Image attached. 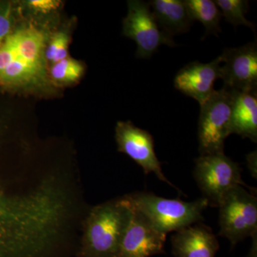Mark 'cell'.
Wrapping results in <instances>:
<instances>
[{"label":"cell","instance_id":"obj_1","mask_svg":"<svg viewBox=\"0 0 257 257\" xmlns=\"http://www.w3.org/2000/svg\"><path fill=\"white\" fill-rule=\"evenodd\" d=\"M71 211L58 182L13 192L0 180V257H58Z\"/></svg>","mask_w":257,"mask_h":257},{"label":"cell","instance_id":"obj_2","mask_svg":"<svg viewBox=\"0 0 257 257\" xmlns=\"http://www.w3.org/2000/svg\"><path fill=\"white\" fill-rule=\"evenodd\" d=\"M132 209L124 197L92 207L83 221L77 257H116Z\"/></svg>","mask_w":257,"mask_h":257},{"label":"cell","instance_id":"obj_3","mask_svg":"<svg viewBox=\"0 0 257 257\" xmlns=\"http://www.w3.org/2000/svg\"><path fill=\"white\" fill-rule=\"evenodd\" d=\"M124 197L158 231L166 235L204 220L203 211L209 206L205 198L186 202L143 192L126 194Z\"/></svg>","mask_w":257,"mask_h":257},{"label":"cell","instance_id":"obj_4","mask_svg":"<svg viewBox=\"0 0 257 257\" xmlns=\"http://www.w3.org/2000/svg\"><path fill=\"white\" fill-rule=\"evenodd\" d=\"M201 106L198 123L200 155L224 153V141L231 135L232 92L215 90Z\"/></svg>","mask_w":257,"mask_h":257},{"label":"cell","instance_id":"obj_5","mask_svg":"<svg viewBox=\"0 0 257 257\" xmlns=\"http://www.w3.org/2000/svg\"><path fill=\"white\" fill-rule=\"evenodd\" d=\"M194 177L211 207H219L226 193L236 186L256 192L243 182L239 165L224 153L200 155L195 160Z\"/></svg>","mask_w":257,"mask_h":257},{"label":"cell","instance_id":"obj_6","mask_svg":"<svg viewBox=\"0 0 257 257\" xmlns=\"http://www.w3.org/2000/svg\"><path fill=\"white\" fill-rule=\"evenodd\" d=\"M219 234L227 238L232 246L256 234L257 199L242 186L226 193L219 205Z\"/></svg>","mask_w":257,"mask_h":257},{"label":"cell","instance_id":"obj_7","mask_svg":"<svg viewBox=\"0 0 257 257\" xmlns=\"http://www.w3.org/2000/svg\"><path fill=\"white\" fill-rule=\"evenodd\" d=\"M123 32L125 36L136 42L138 58L150 59L163 45L176 46L173 37L160 28L150 4L146 2H128L127 16L123 21Z\"/></svg>","mask_w":257,"mask_h":257},{"label":"cell","instance_id":"obj_8","mask_svg":"<svg viewBox=\"0 0 257 257\" xmlns=\"http://www.w3.org/2000/svg\"><path fill=\"white\" fill-rule=\"evenodd\" d=\"M115 138L118 150L126 154L140 165L145 175L153 172L161 181L180 192L164 175L162 163L155 153V143L151 134L138 127L131 121H119L115 128Z\"/></svg>","mask_w":257,"mask_h":257},{"label":"cell","instance_id":"obj_9","mask_svg":"<svg viewBox=\"0 0 257 257\" xmlns=\"http://www.w3.org/2000/svg\"><path fill=\"white\" fill-rule=\"evenodd\" d=\"M220 56L224 63L220 69L224 87L239 92H256V41L236 48L224 49Z\"/></svg>","mask_w":257,"mask_h":257},{"label":"cell","instance_id":"obj_10","mask_svg":"<svg viewBox=\"0 0 257 257\" xmlns=\"http://www.w3.org/2000/svg\"><path fill=\"white\" fill-rule=\"evenodd\" d=\"M130 207L131 217L116 257H150L165 253L167 235L158 231L141 212Z\"/></svg>","mask_w":257,"mask_h":257},{"label":"cell","instance_id":"obj_11","mask_svg":"<svg viewBox=\"0 0 257 257\" xmlns=\"http://www.w3.org/2000/svg\"><path fill=\"white\" fill-rule=\"evenodd\" d=\"M221 56L209 63L194 61L184 66L176 74L174 85L185 96L204 104L214 92L216 79H220Z\"/></svg>","mask_w":257,"mask_h":257},{"label":"cell","instance_id":"obj_12","mask_svg":"<svg viewBox=\"0 0 257 257\" xmlns=\"http://www.w3.org/2000/svg\"><path fill=\"white\" fill-rule=\"evenodd\" d=\"M175 257H215L219 243L212 230L202 224L187 226L176 231L172 237Z\"/></svg>","mask_w":257,"mask_h":257},{"label":"cell","instance_id":"obj_13","mask_svg":"<svg viewBox=\"0 0 257 257\" xmlns=\"http://www.w3.org/2000/svg\"><path fill=\"white\" fill-rule=\"evenodd\" d=\"M231 90V89H230ZM232 92L231 135L236 134L242 138L257 141L256 92Z\"/></svg>","mask_w":257,"mask_h":257},{"label":"cell","instance_id":"obj_14","mask_svg":"<svg viewBox=\"0 0 257 257\" xmlns=\"http://www.w3.org/2000/svg\"><path fill=\"white\" fill-rule=\"evenodd\" d=\"M154 16L160 28L173 37L188 32L192 20L182 0H152L149 2Z\"/></svg>","mask_w":257,"mask_h":257},{"label":"cell","instance_id":"obj_15","mask_svg":"<svg viewBox=\"0 0 257 257\" xmlns=\"http://www.w3.org/2000/svg\"><path fill=\"white\" fill-rule=\"evenodd\" d=\"M15 48L19 58L40 68L44 37L41 32L32 28L14 32Z\"/></svg>","mask_w":257,"mask_h":257},{"label":"cell","instance_id":"obj_16","mask_svg":"<svg viewBox=\"0 0 257 257\" xmlns=\"http://www.w3.org/2000/svg\"><path fill=\"white\" fill-rule=\"evenodd\" d=\"M189 16L193 22L197 20L206 30V35H214L221 32L222 15L217 5L211 0H184Z\"/></svg>","mask_w":257,"mask_h":257},{"label":"cell","instance_id":"obj_17","mask_svg":"<svg viewBox=\"0 0 257 257\" xmlns=\"http://www.w3.org/2000/svg\"><path fill=\"white\" fill-rule=\"evenodd\" d=\"M221 15L233 26L244 25L255 31V25L246 18L249 5L246 0H216Z\"/></svg>","mask_w":257,"mask_h":257},{"label":"cell","instance_id":"obj_18","mask_svg":"<svg viewBox=\"0 0 257 257\" xmlns=\"http://www.w3.org/2000/svg\"><path fill=\"white\" fill-rule=\"evenodd\" d=\"M40 69L19 58L17 55L16 59L0 74V82L15 84L27 82L35 77Z\"/></svg>","mask_w":257,"mask_h":257},{"label":"cell","instance_id":"obj_19","mask_svg":"<svg viewBox=\"0 0 257 257\" xmlns=\"http://www.w3.org/2000/svg\"><path fill=\"white\" fill-rule=\"evenodd\" d=\"M84 69L79 62L67 57L54 64L51 69V75L57 82H73L80 78Z\"/></svg>","mask_w":257,"mask_h":257},{"label":"cell","instance_id":"obj_20","mask_svg":"<svg viewBox=\"0 0 257 257\" xmlns=\"http://www.w3.org/2000/svg\"><path fill=\"white\" fill-rule=\"evenodd\" d=\"M69 37L63 32L55 35L47 50V58L54 64L67 58L68 55Z\"/></svg>","mask_w":257,"mask_h":257},{"label":"cell","instance_id":"obj_21","mask_svg":"<svg viewBox=\"0 0 257 257\" xmlns=\"http://www.w3.org/2000/svg\"><path fill=\"white\" fill-rule=\"evenodd\" d=\"M14 33L10 34L0 45V74L16 59Z\"/></svg>","mask_w":257,"mask_h":257},{"label":"cell","instance_id":"obj_22","mask_svg":"<svg viewBox=\"0 0 257 257\" xmlns=\"http://www.w3.org/2000/svg\"><path fill=\"white\" fill-rule=\"evenodd\" d=\"M11 7L10 4L0 5V45L10 35Z\"/></svg>","mask_w":257,"mask_h":257},{"label":"cell","instance_id":"obj_23","mask_svg":"<svg viewBox=\"0 0 257 257\" xmlns=\"http://www.w3.org/2000/svg\"><path fill=\"white\" fill-rule=\"evenodd\" d=\"M28 5L36 11L49 13L57 10L60 7V2L57 0H30Z\"/></svg>","mask_w":257,"mask_h":257},{"label":"cell","instance_id":"obj_24","mask_svg":"<svg viewBox=\"0 0 257 257\" xmlns=\"http://www.w3.org/2000/svg\"><path fill=\"white\" fill-rule=\"evenodd\" d=\"M246 162L250 173L251 174L253 178L257 177V153L256 151L252 152L251 153L246 155Z\"/></svg>","mask_w":257,"mask_h":257}]
</instances>
